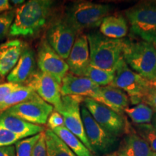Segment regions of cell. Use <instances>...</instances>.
Instances as JSON below:
<instances>
[{
    "instance_id": "8fae6325",
    "label": "cell",
    "mask_w": 156,
    "mask_h": 156,
    "mask_svg": "<svg viewBox=\"0 0 156 156\" xmlns=\"http://www.w3.org/2000/svg\"><path fill=\"white\" fill-rule=\"evenodd\" d=\"M28 86L30 87L41 98L54 107L58 112L62 107L61 85L55 78L43 73L39 69L31 76L27 82Z\"/></svg>"
},
{
    "instance_id": "ba28073f",
    "label": "cell",
    "mask_w": 156,
    "mask_h": 156,
    "mask_svg": "<svg viewBox=\"0 0 156 156\" xmlns=\"http://www.w3.org/2000/svg\"><path fill=\"white\" fill-rule=\"evenodd\" d=\"M54 109L51 105L36 95L30 100L10 107L5 112L31 124L42 125L47 123L48 117L54 112Z\"/></svg>"
},
{
    "instance_id": "9c48e42d",
    "label": "cell",
    "mask_w": 156,
    "mask_h": 156,
    "mask_svg": "<svg viewBox=\"0 0 156 156\" xmlns=\"http://www.w3.org/2000/svg\"><path fill=\"white\" fill-rule=\"evenodd\" d=\"M78 34L63 18L50 25L46 31V40L58 55L66 61Z\"/></svg>"
},
{
    "instance_id": "484cf974",
    "label": "cell",
    "mask_w": 156,
    "mask_h": 156,
    "mask_svg": "<svg viewBox=\"0 0 156 156\" xmlns=\"http://www.w3.org/2000/svg\"><path fill=\"white\" fill-rule=\"evenodd\" d=\"M83 77L89 78L98 86L104 87L110 85L112 83L114 78V72L108 71L90 65Z\"/></svg>"
},
{
    "instance_id": "e0dca14e",
    "label": "cell",
    "mask_w": 156,
    "mask_h": 156,
    "mask_svg": "<svg viewBox=\"0 0 156 156\" xmlns=\"http://www.w3.org/2000/svg\"><path fill=\"white\" fill-rule=\"evenodd\" d=\"M25 44L19 39H14L0 44V79L14 69L22 54Z\"/></svg>"
},
{
    "instance_id": "5b68a950",
    "label": "cell",
    "mask_w": 156,
    "mask_h": 156,
    "mask_svg": "<svg viewBox=\"0 0 156 156\" xmlns=\"http://www.w3.org/2000/svg\"><path fill=\"white\" fill-rule=\"evenodd\" d=\"M110 85L127 93L134 104H139L142 102V98L151 87L149 81L132 71L124 58L117 64L114 80Z\"/></svg>"
},
{
    "instance_id": "d6986e66",
    "label": "cell",
    "mask_w": 156,
    "mask_h": 156,
    "mask_svg": "<svg viewBox=\"0 0 156 156\" xmlns=\"http://www.w3.org/2000/svg\"><path fill=\"white\" fill-rule=\"evenodd\" d=\"M153 152L136 132L126 134L121 142L116 156H152Z\"/></svg>"
},
{
    "instance_id": "9a60e30c",
    "label": "cell",
    "mask_w": 156,
    "mask_h": 156,
    "mask_svg": "<svg viewBox=\"0 0 156 156\" xmlns=\"http://www.w3.org/2000/svg\"><path fill=\"white\" fill-rule=\"evenodd\" d=\"M66 62L69 73L83 77L87 67L90 65L89 44L86 35H77Z\"/></svg>"
},
{
    "instance_id": "3957f363",
    "label": "cell",
    "mask_w": 156,
    "mask_h": 156,
    "mask_svg": "<svg viewBox=\"0 0 156 156\" xmlns=\"http://www.w3.org/2000/svg\"><path fill=\"white\" fill-rule=\"evenodd\" d=\"M123 58L129 67L150 83L156 79V50L153 44L125 40Z\"/></svg>"
},
{
    "instance_id": "d6a6232c",
    "label": "cell",
    "mask_w": 156,
    "mask_h": 156,
    "mask_svg": "<svg viewBox=\"0 0 156 156\" xmlns=\"http://www.w3.org/2000/svg\"><path fill=\"white\" fill-rule=\"evenodd\" d=\"M21 85L15 84L12 83H5L0 84V105L2 103L5 98L8 95L9 93L19 88Z\"/></svg>"
},
{
    "instance_id": "4fadbf2b",
    "label": "cell",
    "mask_w": 156,
    "mask_h": 156,
    "mask_svg": "<svg viewBox=\"0 0 156 156\" xmlns=\"http://www.w3.org/2000/svg\"><path fill=\"white\" fill-rule=\"evenodd\" d=\"M36 63L39 70L55 78L61 84L69 71L67 62L51 47L46 38L38 46Z\"/></svg>"
},
{
    "instance_id": "f546056e",
    "label": "cell",
    "mask_w": 156,
    "mask_h": 156,
    "mask_svg": "<svg viewBox=\"0 0 156 156\" xmlns=\"http://www.w3.org/2000/svg\"><path fill=\"white\" fill-rule=\"evenodd\" d=\"M23 139V138L21 136L15 134L0 126V147L12 145Z\"/></svg>"
},
{
    "instance_id": "ffe728a7",
    "label": "cell",
    "mask_w": 156,
    "mask_h": 156,
    "mask_svg": "<svg viewBox=\"0 0 156 156\" xmlns=\"http://www.w3.org/2000/svg\"><path fill=\"white\" fill-rule=\"evenodd\" d=\"M129 98L122 90L112 85L101 87L100 103L121 114L128 108Z\"/></svg>"
},
{
    "instance_id": "ab89813d",
    "label": "cell",
    "mask_w": 156,
    "mask_h": 156,
    "mask_svg": "<svg viewBox=\"0 0 156 156\" xmlns=\"http://www.w3.org/2000/svg\"><path fill=\"white\" fill-rule=\"evenodd\" d=\"M106 156H116V155H113V154H112V155H106Z\"/></svg>"
},
{
    "instance_id": "83f0119b",
    "label": "cell",
    "mask_w": 156,
    "mask_h": 156,
    "mask_svg": "<svg viewBox=\"0 0 156 156\" xmlns=\"http://www.w3.org/2000/svg\"><path fill=\"white\" fill-rule=\"evenodd\" d=\"M41 133L17 142L15 144V156H31L34 146L40 138Z\"/></svg>"
},
{
    "instance_id": "f1b7e54d",
    "label": "cell",
    "mask_w": 156,
    "mask_h": 156,
    "mask_svg": "<svg viewBox=\"0 0 156 156\" xmlns=\"http://www.w3.org/2000/svg\"><path fill=\"white\" fill-rule=\"evenodd\" d=\"M15 16V10H9L0 14V41H2L9 34Z\"/></svg>"
},
{
    "instance_id": "74e56055",
    "label": "cell",
    "mask_w": 156,
    "mask_h": 156,
    "mask_svg": "<svg viewBox=\"0 0 156 156\" xmlns=\"http://www.w3.org/2000/svg\"><path fill=\"white\" fill-rule=\"evenodd\" d=\"M151 124H152V125L154 126V128H155L156 129V113H154Z\"/></svg>"
},
{
    "instance_id": "836d02e7",
    "label": "cell",
    "mask_w": 156,
    "mask_h": 156,
    "mask_svg": "<svg viewBox=\"0 0 156 156\" xmlns=\"http://www.w3.org/2000/svg\"><path fill=\"white\" fill-rule=\"evenodd\" d=\"M142 102L153 109L154 113H156V90L151 87L146 94L142 99Z\"/></svg>"
},
{
    "instance_id": "7402d4cb",
    "label": "cell",
    "mask_w": 156,
    "mask_h": 156,
    "mask_svg": "<svg viewBox=\"0 0 156 156\" xmlns=\"http://www.w3.org/2000/svg\"><path fill=\"white\" fill-rule=\"evenodd\" d=\"M52 131L67 145L76 156H93L92 152L84 145L81 140L64 126L54 129Z\"/></svg>"
},
{
    "instance_id": "e575fe53",
    "label": "cell",
    "mask_w": 156,
    "mask_h": 156,
    "mask_svg": "<svg viewBox=\"0 0 156 156\" xmlns=\"http://www.w3.org/2000/svg\"><path fill=\"white\" fill-rule=\"evenodd\" d=\"M0 156H15V146H6L0 147Z\"/></svg>"
},
{
    "instance_id": "7a4b0ae2",
    "label": "cell",
    "mask_w": 156,
    "mask_h": 156,
    "mask_svg": "<svg viewBox=\"0 0 156 156\" xmlns=\"http://www.w3.org/2000/svg\"><path fill=\"white\" fill-rule=\"evenodd\" d=\"M87 36L90 49V65L100 69L115 72L123 58L125 40L112 39L101 33H90Z\"/></svg>"
},
{
    "instance_id": "5bb4252c",
    "label": "cell",
    "mask_w": 156,
    "mask_h": 156,
    "mask_svg": "<svg viewBox=\"0 0 156 156\" xmlns=\"http://www.w3.org/2000/svg\"><path fill=\"white\" fill-rule=\"evenodd\" d=\"M62 96L71 95L90 98L100 103L101 87L89 78L80 77L68 73L62 79L61 85Z\"/></svg>"
},
{
    "instance_id": "f35d334b",
    "label": "cell",
    "mask_w": 156,
    "mask_h": 156,
    "mask_svg": "<svg viewBox=\"0 0 156 156\" xmlns=\"http://www.w3.org/2000/svg\"><path fill=\"white\" fill-rule=\"evenodd\" d=\"M151 85L152 87H153V88H155L156 90V79L154 80L153 81L151 82Z\"/></svg>"
},
{
    "instance_id": "60d3db41",
    "label": "cell",
    "mask_w": 156,
    "mask_h": 156,
    "mask_svg": "<svg viewBox=\"0 0 156 156\" xmlns=\"http://www.w3.org/2000/svg\"><path fill=\"white\" fill-rule=\"evenodd\" d=\"M153 45H154V47H155V50H156V43H155V44H153Z\"/></svg>"
},
{
    "instance_id": "ac0fdd59",
    "label": "cell",
    "mask_w": 156,
    "mask_h": 156,
    "mask_svg": "<svg viewBox=\"0 0 156 156\" xmlns=\"http://www.w3.org/2000/svg\"><path fill=\"white\" fill-rule=\"evenodd\" d=\"M0 126L23 138L36 135L45 131L44 126L31 124L5 112L0 113Z\"/></svg>"
},
{
    "instance_id": "44dd1931",
    "label": "cell",
    "mask_w": 156,
    "mask_h": 156,
    "mask_svg": "<svg viewBox=\"0 0 156 156\" xmlns=\"http://www.w3.org/2000/svg\"><path fill=\"white\" fill-rule=\"evenodd\" d=\"M99 27L101 34L109 38L123 39L127 34V23L122 16H107Z\"/></svg>"
},
{
    "instance_id": "277c9868",
    "label": "cell",
    "mask_w": 156,
    "mask_h": 156,
    "mask_svg": "<svg viewBox=\"0 0 156 156\" xmlns=\"http://www.w3.org/2000/svg\"><path fill=\"white\" fill-rule=\"evenodd\" d=\"M110 10L109 5L79 2L73 4L67 9L64 19L79 33L100 26Z\"/></svg>"
},
{
    "instance_id": "30bf717a",
    "label": "cell",
    "mask_w": 156,
    "mask_h": 156,
    "mask_svg": "<svg viewBox=\"0 0 156 156\" xmlns=\"http://www.w3.org/2000/svg\"><path fill=\"white\" fill-rule=\"evenodd\" d=\"M83 101V98L79 96H62L61 109L57 112L63 116L64 126L77 136L84 145L93 153L85 134L82 119L80 103Z\"/></svg>"
},
{
    "instance_id": "52a82bcc",
    "label": "cell",
    "mask_w": 156,
    "mask_h": 156,
    "mask_svg": "<svg viewBox=\"0 0 156 156\" xmlns=\"http://www.w3.org/2000/svg\"><path fill=\"white\" fill-rule=\"evenodd\" d=\"M83 101L95 122L108 133L116 137L124 133L126 123L120 114L90 98H84Z\"/></svg>"
},
{
    "instance_id": "d590c367",
    "label": "cell",
    "mask_w": 156,
    "mask_h": 156,
    "mask_svg": "<svg viewBox=\"0 0 156 156\" xmlns=\"http://www.w3.org/2000/svg\"><path fill=\"white\" fill-rule=\"evenodd\" d=\"M8 0H0V13L11 10L12 6Z\"/></svg>"
},
{
    "instance_id": "1f68e13d",
    "label": "cell",
    "mask_w": 156,
    "mask_h": 156,
    "mask_svg": "<svg viewBox=\"0 0 156 156\" xmlns=\"http://www.w3.org/2000/svg\"><path fill=\"white\" fill-rule=\"evenodd\" d=\"M31 156H47L46 155V142H45V131L41 133L40 138L34 146Z\"/></svg>"
},
{
    "instance_id": "4316f807",
    "label": "cell",
    "mask_w": 156,
    "mask_h": 156,
    "mask_svg": "<svg viewBox=\"0 0 156 156\" xmlns=\"http://www.w3.org/2000/svg\"><path fill=\"white\" fill-rule=\"evenodd\" d=\"M136 132L151 147L153 153H156V129L152 124H136Z\"/></svg>"
},
{
    "instance_id": "cb8c5ba5",
    "label": "cell",
    "mask_w": 156,
    "mask_h": 156,
    "mask_svg": "<svg viewBox=\"0 0 156 156\" xmlns=\"http://www.w3.org/2000/svg\"><path fill=\"white\" fill-rule=\"evenodd\" d=\"M37 94L36 92L28 85H21L19 88L9 93L0 105V113L5 112L10 107L30 100Z\"/></svg>"
},
{
    "instance_id": "d4e9b609",
    "label": "cell",
    "mask_w": 156,
    "mask_h": 156,
    "mask_svg": "<svg viewBox=\"0 0 156 156\" xmlns=\"http://www.w3.org/2000/svg\"><path fill=\"white\" fill-rule=\"evenodd\" d=\"M124 112L136 124H151L154 114L153 109L144 103H140L131 108L128 107Z\"/></svg>"
},
{
    "instance_id": "4dcf8cb0",
    "label": "cell",
    "mask_w": 156,
    "mask_h": 156,
    "mask_svg": "<svg viewBox=\"0 0 156 156\" xmlns=\"http://www.w3.org/2000/svg\"><path fill=\"white\" fill-rule=\"evenodd\" d=\"M47 125L49 129L53 130L54 129L64 126L63 116L59 113L54 111L51 114L47 121Z\"/></svg>"
},
{
    "instance_id": "2e32d148",
    "label": "cell",
    "mask_w": 156,
    "mask_h": 156,
    "mask_svg": "<svg viewBox=\"0 0 156 156\" xmlns=\"http://www.w3.org/2000/svg\"><path fill=\"white\" fill-rule=\"evenodd\" d=\"M36 64L34 50L25 44L17 64L7 75V80L8 83L21 85H23V83H27L31 76L36 71Z\"/></svg>"
},
{
    "instance_id": "8d00e7d4",
    "label": "cell",
    "mask_w": 156,
    "mask_h": 156,
    "mask_svg": "<svg viewBox=\"0 0 156 156\" xmlns=\"http://www.w3.org/2000/svg\"><path fill=\"white\" fill-rule=\"evenodd\" d=\"M11 4H12V5H23L25 2L23 1V0H12L10 2Z\"/></svg>"
},
{
    "instance_id": "b9f144b4",
    "label": "cell",
    "mask_w": 156,
    "mask_h": 156,
    "mask_svg": "<svg viewBox=\"0 0 156 156\" xmlns=\"http://www.w3.org/2000/svg\"><path fill=\"white\" fill-rule=\"evenodd\" d=\"M152 156H156V153H153V155H152Z\"/></svg>"
},
{
    "instance_id": "6da1fadb",
    "label": "cell",
    "mask_w": 156,
    "mask_h": 156,
    "mask_svg": "<svg viewBox=\"0 0 156 156\" xmlns=\"http://www.w3.org/2000/svg\"><path fill=\"white\" fill-rule=\"evenodd\" d=\"M54 5L51 0H30L17 8L9 36H33L47 23Z\"/></svg>"
},
{
    "instance_id": "7c38bea8",
    "label": "cell",
    "mask_w": 156,
    "mask_h": 156,
    "mask_svg": "<svg viewBox=\"0 0 156 156\" xmlns=\"http://www.w3.org/2000/svg\"><path fill=\"white\" fill-rule=\"evenodd\" d=\"M81 115L85 134L93 153H106L112 150L117 142L116 136L99 125L84 105L81 108Z\"/></svg>"
},
{
    "instance_id": "603a6c76",
    "label": "cell",
    "mask_w": 156,
    "mask_h": 156,
    "mask_svg": "<svg viewBox=\"0 0 156 156\" xmlns=\"http://www.w3.org/2000/svg\"><path fill=\"white\" fill-rule=\"evenodd\" d=\"M46 155L47 156H76L52 130H45Z\"/></svg>"
},
{
    "instance_id": "8992f818",
    "label": "cell",
    "mask_w": 156,
    "mask_h": 156,
    "mask_svg": "<svg viewBox=\"0 0 156 156\" xmlns=\"http://www.w3.org/2000/svg\"><path fill=\"white\" fill-rule=\"evenodd\" d=\"M131 31L144 41L156 43V6L143 5L126 12Z\"/></svg>"
}]
</instances>
